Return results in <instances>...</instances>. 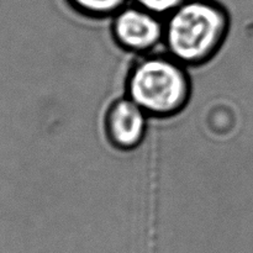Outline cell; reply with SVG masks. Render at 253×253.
<instances>
[{
	"label": "cell",
	"mask_w": 253,
	"mask_h": 253,
	"mask_svg": "<svg viewBox=\"0 0 253 253\" xmlns=\"http://www.w3.org/2000/svg\"><path fill=\"white\" fill-rule=\"evenodd\" d=\"M231 15L219 0H188L165 17L163 51L188 68L210 63L226 43Z\"/></svg>",
	"instance_id": "cell-1"
},
{
	"label": "cell",
	"mask_w": 253,
	"mask_h": 253,
	"mask_svg": "<svg viewBox=\"0 0 253 253\" xmlns=\"http://www.w3.org/2000/svg\"><path fill=\"white\" fill-rule=\"evenodd\" d=\"M125 95L151 119L175 118L192 100L189 68L166 51L135 57L126 74Z\"/></svg>",
	"instance_id": "cell-2"
},
{
	"label": "cell",
	"mask_w": 253,
	"mask_h": 253,
	"mask_svg": "<svg viewBox=\"0 0 253 253\" xmlns=\"http://www.w3.org/2000/svg\"><path fill=\"white\" fill-rule=\"evenodd\" d=\"M151 118L128 96L111 101L104 115V133L109 145L120 152L137 150L147 136Z\"/></svg>",
	"instance_id": "cell-4"
},
{
	"label": "cell",
	"mask_w": 253,
	"mask_h": 253,
	"mask_svg": "<svg viewBox=\"0 0 253 253\" xmlns=\"http://www.w3.org/2000/svg\"><path fill=\"white\" fill-rule=\"evenodd\" d=\"M69 9L89 20L111 19L131 0H64Z\"/></svg>",
	"instance_id": "cell-5"
},
{
	"label": "cell",
	"mask_w": 253,
	"mask_h": 253,
	"mask_svg": "<svg viewBox=\"0 0 253 253\" xmlns=\"http://www.w3.org/2000/svg\"><path fill=\"white\" fill-rule=\"evenodd\" d=\"M110 34L121 51L145 56L163 47L165 17L130 2L110 19Z\"/></svg>",
	"instance_id": "cell-3"
},
{
	"label": "cell",
	"mask_w": 253,
	"mask_h": 253,
	"mask_svg": "<svg viewBox=\"0 0 253 253\" xmlns=\"http://www.w3.org/2000/svg\"><path fill=\"white\" fill-rule=\"evenodd\" d=\"M188 0H131V2L137 4L145 9L150 10L153 14L160 15V16L166 17L170 12L174 11L175 9L184 4Z\"/></svg>",
	"instance_id": "cell-6"
}]
</instances>
